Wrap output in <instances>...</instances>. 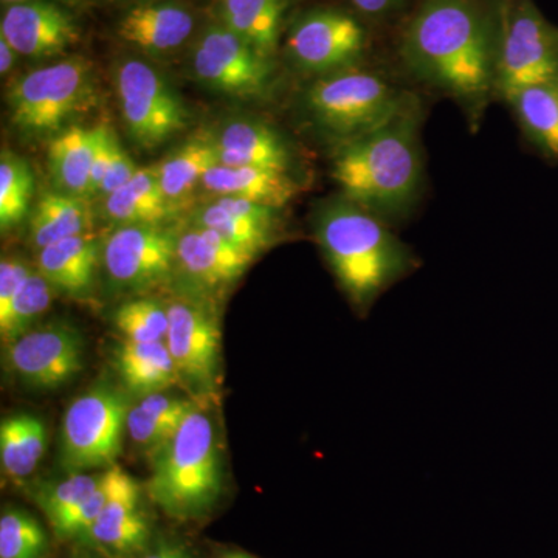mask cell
I'll list each match as a JSON object with an SVG mask.
<instances>
[{"label": "cell", "mask_w": 558, "mask_h": 558, "mask_svg": "<svg viewBox=\"0 0 558 558\" xmlns=\"http://www.w3.org/2000/svg\"><path fill=\"white\" fill-rule=\"evenodd\" d=\"M508 0H422L400 39L411 75L478 121L497 95Z\"/></svg>", "instance_id": "obj_1"}, {"label": "cell", "mask_w": 558, "mask_h": 558, "mask_svg": "<svg viewBox=\"0 0 558 558\" xmlns=\"http://www.w3.org/2000/svg\"><path fill=\"white\" fill-rule=\"evenodd\" d=\"M422 121L421 100L409 92L387 123L339 146L330 175L339 183L341 194L385 222L405 218L424 186Z\"/></svg>", "instance_id": "obj_2"}, {"label": "cell", "mask_w": 558, "mask_h": 558, "mask_svg": "<svg viewBox=\"0 0 558 558\" xmlns=\"http://www.w3.org/2000/svg\"><path fill=\"white\" fill-rule=\"evenodd\" d=\"M315 238L352 310L366 315L385 292L417 269L413 250L388 222L341 194L323 204Z\"/></svg>", "instance_id": "obj_3"}, {"label": "cell", "mask_w": 558, "mask_h": 558, "mask_svg": "<svg viewBox=\"0 0 558 558\" xmlns=\"http://www.w3.org/2000/svg\"><path fill=\"white\" fill-rule=\"evenodd\" d=\"M146 492L154 505L179 521L204 519L222 494V459L211 417L199 405L179 432L150 454Z\"/></svg>", "instance_id": "obj_4"}, {"label": "cell", "mask_w": 558, "mask_h": 558, "mask_svg": "<svg viewBox=\"0 0 558 558\" xmlns=\"http://www.w3.org/2000/svg\"><path fill=\"white\" fill-rule=\"evenodd\" d=\"M407 95L380 73L357 65L318 76L301 102L312 128L339 148L387 123Z\"/></svg>", "instance_id": "obj_5"}, {"label": "cell", "mask_w": 558, "mask_h": 558, "mask_svg": "<svg viewBox=\"0 0 558 558\" xmlns=\"http://www.w3.org/2000/svg\"><path fill=\"white\" fill-rule=\"evenodd\" d=\"M94 101V68L83 57L32 70L14 81L7 94L11 123L31 137L60 134Z\"/></svg>", "instance_id": "obj_6"}, {"label": "cell", "mask_w": 558, "mask_h": 558, "mask_svg": "<svg viewBox=\"0 0 558 558\" xmlns=\"http://www.w3.org/2000/svg\"><path fill=\"white\" fill-rule=\"evenodd\" d=\"M130 410L126 395L106 381L73 400L62 417L64 468L81 473L116 465L123 449Z\"/></svg>", "instance_id": "obj_7"}, {"label": "cell", "mask_w": 558, "mask_h": 558, "mask_svg": "<svg viewBox=\"0 0 558 558\" xmlns=\"http://www.w3.org/2000/svg\"><path fill=\"white\" fill-rule=\"evenodd\" d=\"M558 78V28L534 0H508L497 73V95L508 101L517 92Z\"/></svg>", "instance_id": "obj_8"}, {"label": "cell", "mask_w": 558, "mask_h": 558, "mask_svg": "<svg viewBox=\"0 0 558 558\" xmlns=\"http://www.w3.org/2000/svg\"><path fill=\"white\" fill-rule=\"evenodd\" d=\"M116 86L124 126L140 148L156 149L189 124L182 98L148 62H121Z\"/></svg>", "instance_id": "obj_9"}, {"label": "cell", "mask_w": 558, "mask_h": 558, "mask_svg": "<svg viewBox=\"0 0 558 558\" xmlns=\"http://www.w3.org/2000/svg\"><path fill=\"white\" fill-rule=\"evenodd\" d=\"M191 69L208 89L240 100H259L274 86L271 58L220 22L201 33L191 53Z\"/></svg>", "instance_id": "obj_10"}, {"label": "cell", "mask_w": 558, "mask_h": 558, "mask_svg": "<svg viewBox=\"0 0 558 558\" xmlns=\"http://www.w3.org/2000/svg\"><path fill=\"white\" fill-rule=\"evenodd\" d=\"M368 47V33L343 10L315 9L293 22L286 53L303 72L318 76L357 68Z\"/></svg>", "instance_id": "obj_11"}, {"label": "cell", "mask_w": 558, "mask_h": 558, "mask_svg": "<svg viewBox=\"0 0 558 558\" xmlns=\"http://www.w3.org/2000/svg\"><path fill=\"white\" fill-rule=\"evenodd\" d=\"M220 326L218 315L199 299H180L168 306L167 344L180 384L194 398H213L220 385Z\"/></svg>", "instance_id": "obj_12"}, {"label": "cell", "mask_w": 558, "mask_h": 558, "mask_svg": "<svg viewBox=\"0 0 558 558\" xmlns=\"http://www.w3.org/2000/svg\"><path fill=\"white\" fill-rule=\"evenodd\" d=\"M102 266L121 292L156 289L174 274L175 234L161 226H121L102 245Z\"/></svg>", "instance_id": "obj_13"}, {"label": "cell", "mask_w": 558, "mask_h": 558, "mask_svg": "<svg viewBox=\"0 0 558 558\" xmlns=\"http://www.w3.org/2000/svg\"><path fill=\"white\" fill-rule=\"evenodd\" d=\"M3 360L9 373L28 388H61L84 368L83 336L68 323L35 326L5 344Z\"/></svg>", "instance_id": "obj_14"}, {"label": "cell", "mask_w": 558, "mask_h": 558, "mask_svg": "<svg viewBox=\"0 0 558 558\" xmlns=\"http://www.w3.org/2000/svg\"><path fill=\"white\" fill-rule=\"evenodd\" d=\"M0 38L9 40L21 57L50 58L75 46L80 28L61 3L28 0L3 10Z\"/></svg>", "instance_id": "obj_15"}, {"label": "cell", "mask_w": 558, "mask_h": 558, "mask_svg": "<svg viewBox=\"0 0 558 558\" xmlns=\"http://www.w3.org/2000/svg\"><path fill=\"white\" fill-rule=\"evenodd\" d=\"M253 260L255 256L205 227L193 226L175 236L174 271L202 295L234 284Z\"/></svg>", "instance_id": "obj_16"}, {"label": "cell", "mask_w": 558, "mask_h": 558, "mask_svg": "<svg viewBox=\"0 0 558 558\" xmlns=\"http://www.w3.org/2000/svg\"><path fill=\"white\" fill-rule=\"evenodd\" d=\"M149 538L150 523L143 510L142 488L121 469L112 498L84 539L110 557L126 558L148 550Z\"/></svg>", "instance_id": "obj_17"}, {"label": "cell", "mask_w": 558, "mask_h": 558, "mask_svg": "<svg viewBox=\"0 0 558 558\" xmlns=\"http://www.w3.org/2000/svg\"><path fill=\"white\" fill-rule=\"evenodd\" d=\"M191 11L172 0L140 3L121 17L119 36L124 43L150 54H168L183 46L193 35Z\"/></svg>", "instance_id": "obj_18"}, {"label": "cell", "mask_w": 558, "mask_h": 558, "mask_svg": "<svg viewBox=\"0 0 558 558\" xmlns=\"http://www.w3.org/2000/svg\"><path fill=\"white\" fill-rule=\"evenodd\" d=\"M220 165L289 171L293 154L286 138L269 124L255 120L230 121L209 135Z\"/></svg>", "instance_id": "obj_19"}, {"label": "cell", "mask_w": 558, "mask_h": 558, "mask_svg": "<svg viewBox=\"0 0 558 558\" xmlns=\"http://www.w3.org/2000/svg\"><path fill=\"white\" fill-rule=\"evenodd\" d=\"M100 260V242L86 233L40 248L36 266L54 290L75 299H84L95 288Z\"/></svg>", "instance_id": "obj_20"}, {"label": "cell", "mask_w": 558, "mask_h": 558, "mask_svg": "<svg viewBox=\"0 0 558 558\" xmlns=\"http://www.w3.org/2000/svg\"><path fill=\"white\" fill-rule=\"evenodd\" d=\"M202 186L218 197H238L279 209L295 199L300 191V183L289 171L220 163L204 175Z\"/></svg>", "instance_id": "obj_21"}, {"label": "cell", "mask_w": 558, "mask_h": 558, "mask_svg": "<svg viewBox=\"0 0 558 558\" xmlns=\"http://www.w3.org/2000/svg\"><path fill=\"white\" fill-rule=\"evenodd\" d=\"M112 365L124 388L140 398L165 392L180 381L167 341L121 340L113 349Z\"/></svg>", "instance_id": "obj_22"}, {"label": "cell", "mask_w": 558, "mask_h": 558, "mask_svg": "<svg viewBox=\"0 0 558 558\" xmlns=\"http://www.w3.org/2000/svg\"><path fill=\"white\" fill-rule=\"evenodd\" d=\"M175 208L161 189L159 168H138L130 183L105 197V213L121 226H161Z\"/></svg>", "instance_id": "obj_23"}, {"label": "cell", "mask_w": 558, "mask_h": 558, "mask_svg": "<svg viewBox=\"0 0 558 558\" xmlns=\"http://www.w3.org/2000/svg\"><path fill=\"white\" fill-rule=\"evenodd\" d=\"M199 405L194 399L175 398L167 392L146 396L128 414V435L134 446L150 457L179 432L191 411Z\"/></svg>", "instance_id": "obj_24"}, {"label": "cell", "mask_w": 558, "mask_h": 558, "mask_svg": "<svg viewBox=\"0 0 558 558\" xmlns=\"http://www.w3.org/2000/svg\"><path fill=\"white\" fill-rule=\"evenodd\" d=\"M289 0H219V22L271 58L278 49Z\"/></svg>", "instance_id": "obj_25"}, {"label": "cell", "mask_w": 558, "mask_h": 558, "mask_svg": "<svg viewBox=\"0 0 558 558\" xmlns=\"http://www.w3.org/2000/svg\"><path fill=\"white\" fill-rule=\"evenodd\" d=\"M95 128L72 124L51 138L49 170L58 191L72 196L89 197Z\"/></svg>", "instance_id": "obj_26"}, {"label": "cell", "mask_w": 558, "mask_h": 558, "mask_svg": "<svg viewBox=\"0 0 558 558\" xmlns=\"http://www.w3.org/2000/svg\"><path fill=\"white\" fill-rule=\"evenodd\" d=\"M508 102L531 145L558 160V78L517 92Z\"/></svg>", "instance_id": "obj_27"}, {"label": "cell", "mask_w": 558, "mask_h": 558, "mask_svg": "<svg viewBox=\"0 0 558 558\" xmlns=\"http://www.w3.org/2000/svg\"><path fill=\"white\" fill-rule=\"evenodd\" d=\"M90 227L92 211L86 197L57 191L44 194L33 209L31 240L40 250L54 242L86 234Z\"/></svg>", "instance_id": "obj_28"}, {"label": "cell", "mask_w": 558, "mask_h": 558, "mask_svg": "<svg viewBox=\"0 0 558 558\" xmlns=\"http://www.w3.org/2000/svg\"><path fill=\"white\" fill-rule=\"evenodd\" d=\"M47 449L43 418L31 413L13 414L0 424V462L11 480H24L38 468Z\"/></svg>", "instance_id": "obj_29"}, {"label": "cell", "mask_w": 558, "mask_h": 558, "mask_svg": "<svg viewBox=\"0 0 558 558\" xmlns=\"http://www.w3.org/2000/svg\"><path fill=\"white\" fill-rule=\"evenodd\" d=\"M218 163L215 146L208 135L189 140L157 165L161 189L172 207L178 209L189 201L193 191L202 185L204 175Z\"/></svg>", "instance_id": "obj_30"}, {"label": "cell", "mask_w": 558, "mask_h": 558, "mask_svg": "<svg viewBox=\"0 0 558 558\" xmlns=\"http://www.w3.org/2000/svg\"><path fill=\"white\" fill-rule=\"evenodd\" d=\"M194 226L218 231L220 236L226 238L231 244L244 250L245 253L255 256V258L260 252L274 244L278 229V227L242 218L236 213L220 207L216 201L197 211Z\"/></svg>", "instance_id": "obj_31"}, {"label": "cell", "mask_w": 558, "mask_h": 558, "mask_svg": "<svg viewBox=\"0 0 558 558\" xmlns=\"http://www.w3.org/2000/svg\"><path fill=\"white\" fill-rule=\"evenodd\" d=\"M35 193V174L22 157L3 150L0 159V229L13 230L27 218Z\"/></svg>", "instance_id": "obj_32"}, {"label": "cell", "mask_w": 558, "mask_h": 558, "mask_svg": "<svg viewBox=\"0 0 558 558\" xmlns=\"http://www.w3.org/2000/svg\"><path fill=\"white\" fill-rule=\"evenodd\" d=\"M53 296V286L38 270H33L9 310L0 314V337L3 347L35 328L36 322L49 311Z\"/></svg>", "instance_id": "obj_33"}, {"label": "cell", "mask_w": 558, "mask_h": 558, "mask_svg": "<svg viewBox=\"0 0 558 558\" xmlns=\"http://www.w3.org/2000/svg\"><path fill=\"white\" fill-rule=\"evenodd\" d=\"M113 325L123 340L138 343L165 341L168 333V306L145 296L124 301L113 314Z\"/></svg>", "instance_id": "obj_34"}, {"label": "cell", "mask_w": 558, "mask_h": 558, "mask_svg": "<svg viewBox=\"0 0 558 558\" xmlns=\"http://www.w3.org/2000/svg\"><path fill=\"white\" fill-rule=\"evenodd\" d=\"M49 549L46 529L21 509L3 510L0 517V558H43Z\"/></svg>", "instance_id": "obj_35"}, {"label": "cell", "mask_w": 558, "mask_h": 558, "mask_svg": "<svg viewBox=\"0 0 558 558\" xmlns=\"http://www.w3.org/2000/svg\"><path fill=\"white\" fill-rule=\"evenodd\" d=\"M101 473H73L68 478L40 487L36 502L46 513L51 526L60 523L94 494L102 478Z\"/></svg>", "instance_id": "obj_36"}, {"label": "cell", "mask_w": 558, "mask_h": 558, "mask_svg": "<svg viewBox=\"0 0 558 558\" xmlns=\"http://www.w3.org/2000/svg\"><path fill=\"white\" fill-rule=\"evenodd\" d=\"M120 473L121 468L117 464L112 465V468L105 469L100 484L95 488L94 494H92L75 512L70 513V515L61 520L60 523L51 526L53 527L54 534L61 538L84 539L92 524L100 517L102 509L106 508L109 499L112 498L117 484H119Z\"/></svg>", "instance_id": "obj_37"}, {"label": "cell", "mask_w": 558, "mask_h": 558, "mask_svg": "<svg viewBox=\"0 0 558 558\" xmlns=\"http://www.w3.org/2000/svg\"><path fill=\"white\" fill-rule=\"evenodd\" d=\"M116 138V132L112 131L109 124H100V126L95 128V149L94 161H92L89 196L100 194L102 180H105L110 160H112Z\"/></svg>", "instance_id": "obj_38"}, {"label": "cell", "mask_w": 558, "mask_h": 558, "mask_svg": "<svg viewBox=\"0 0 558 558\" xmlns=\"http://www.w3.org/2000/svg\"><path fill=\"white\" fill-rule=\"evenodd\" d=\"M32 267L21 258H3L0 263V314L9 310L25 279L31 277Z\"/></svg>", "instance_id": "obj_39"}, {"label": "cell", "mask_w": 558, "mask_h": 558, "mask_svg": "<svg viewBox=\"0 0 558 558\" xmlns=\"http://www.w3.org/2000/svg\"><path fill=\"white\" fill-rule=\"evenodd\" d=\"M137 165L134 163L130 154L121 146L119 138H116L112 160H110L109 170L106 172V178L101 183V196H109V194L116 193L117 190L123 189L137 174Z\"/></svg>", "instance_id": "obj_40"}, {"label": "cell", "mask_w": 558, "mask_h": 558, "mask_svg": "<svg viewBox=\"0 0 558 558\" xmlns=\"http://www.w3.org/2000/svg\"><path fill=\"white\" fill-rule=\"evenodd\" d=\"M355 10L374 20H385L398 13L407 0H349Z\"/></svg>", "instance_id": "obj_41"}, {"label": "cell", "mask_w": 558, "mask_h": 558, "mask_svg": "<svg viewBox=\"0 0 558 558\" xmlns=\"http://www.w3.org/2000/svg\"><path fill=\"white\" fill-rule=\"evenodd\" d=\"M142 558H193L189 548L182 543L171 542V539H161L156 545L150 546Z\"/></svg>", "instance_id": "obj_42"}, {"label": "cell", "mask_w": 558, "mask_h": 558, "mask_svg": "<svg viewBox=\"0 0 558 558\" xmlns=\"http://www.w3.org/2000/svg\"><path fill=\"white\" fill-rule=\"evenodd\" d=\"M17 51L11 47L9 40L0 38V72L7 75L13 65L16 64Z\"/></svg>", "instance_id": "obj_43"}, {"label": "cell", "mask_w": 558, "mask_h": 558, "mask_svg": "<svg viewBox=\"0 0 558 558\" xmlns=\"http://www.w3.org/2000/svg\"><path fill=\"white\" fill-rule=\"evenodd\" d=\"M216 558H258L252 556V554L244 553V550H226V553L219 554Z\"/></svg>", "instance_id": "obj_44"}, {"label": "cell", "mask_w": 558, "mask_h": 558, "mask_svg": "<svg viewBox=\"0 0 558 558\" xmlns=\"http://www.w3.org/2000/svg\"><path fill=\"white\" fill-rule=\"evenodd\" d=\"M7 5H13V3L28 2V0H2ZM53 2L61 3V5H72L76 0H53Z\"/></svg>", "instance_id": "obj_45"}, {"label": "cell", "mask_w": 558, "mask_h": 558, "mask_svg": "<svg viewBox=\"0 0 558 558\" xmlns=\"http://www.w3.org/2000/svg\"><path fill=\"white\" fill-rule=\"evenodd\" d=\"M75 558H97V557H90V556H80V557H75Z\"/></svg>", "instance_id": "obj_46"}]
</instances>
